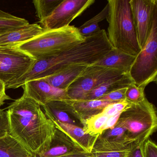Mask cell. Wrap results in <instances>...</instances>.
<instances>
[{"mask_svg": "<svg viewBox=\"0 0 157 157\" xmlns=\"http://www.w3.org/2000/svg\"><path fill=\"white\" fill-rule=\"evenodd\" d=\"M116 124L126 129L128 141L133 149L143 144L157 129L156 109L146 98L138 103H130Z\"/></svg>", "mask_w": 157, "mask_h": 157, "instance_id": "obj_4", "label": "cell"}, {"mask_svg": "<svg viewBox=\"0 0 157 157\" xmlns=\"http://www.w3.org/2000/svg\"><path fill=\"white\" fill-rule=\"evenodd\" d=\"M64 109L74 116L83 125L87 119L101 113L106 106L113 102L94 100H62Z\"/></svg>", "mask_w": 157, "mask_h": 157, "instance_id": "obj_11", "label": "cell"}, {"mask_svg": "<svg viewBox=\"0 0 157 157\" xmlns=\"http://www.w3.org/2000/svg\"><path fill=\"white\" fill-rule=\"evenodd\" d=\"M157 11L146 43L136 56L128 72L133 83L146 88L151 82H156L157 75Z\"/></svg>", "mask_w": 157, "mask_h": 157, "instance_id": "obj_5", "label": "cell"}, {"mask_svg": "<svg viewBox=\"0 0 157 157\" xmlns=\"http://www.w3.org/2000/svg\"><path fill=\"white\" fill-rule=\"evenodd\" d=\"M109 118L102 111L100 113L87 119L82 125L83 129L90 135L100 136Z\"/></svg>", "mask_w": 157, "mask_h": 157, "instance_id": "obj_22", "label": "cell"}, {"mask_svg": "<svg viewBox=\"0 0 157 157\" xmlns=\"http://www.w3.org/2000/svg\"><path fill=\"white\" fill-rule=\"evenodd\" d=\"M94 2V0H62L49 17L38 22L45 30L66 27Z\"/></svg>", "mask_w": 157, "mask_h": 157, "instance_id": "obj_8", "label": "cell"}, {"mask_svg": "<svg viewBox=\"0 0 157 157\" xmlns=\"http://www.w3.org/2000/svg\"><path fill=\"white\" fill-rule=\"evenodd\" d=\"M133 83L128 73L110 79L97 86L86 95L83 100H97L113 91L127 88Z\"/></svg>", "mask_w": 157, "mask_h": 157, "instance_id": "obj_17", "label": "cell"}, {"mask_svg": "<svg viewBox=\"0 0 157 157\" xmlns=\"http://www.w3.org/2000/svg\"><path fill=\"white\" fill-rule=\"evenodd\" d=\"M93 155L78 148L66 135L56 128L49 148L37 157H87Z\"/></svg>", "mask_w": 157, "mask_h": 157, "instance_id": "obj_12", "label": "cell"}, {"mask_svg": "<svg viewBox=\"0 0 157 157\" xmlns=\"http://www.w3.org/2000/svg\"><path fill=\"white\" fill-rule=\"evenodd\" d=\"M107 38L113 48L137 56L141 50L129 0H108Z\"/></svg>", "mask_w": 157, "mask_h": 157, "instance_id": "obj_2", "label": "cell"}, {"mask_svg": "<svg viewBox=\"0 0 157 157\" xmlns=\"http://www.w3.org/2000/svg\"><path fill=\"white\" fill-rule=\"evenodd\" d=\"M85 38L78 28L68 25L60 29L44 30L39 35L14 47L37 60L80 44Z\"/></svg>", "mask_w": 157, "mask_h": 157, "instance_id": "obj_3", "label": "cell"}, {"mask_svg": "<svg viewBox=\"0 0 157 157\" xmlns=\"http://www.w3.org/2000/svg\"><path fill=\"white\" fill-rule=\"evenodd\" d=\"M10 135V124L7 110L0 108V138Z\"/></svg>", "mask_w": 157, "mask_h": 157, "instance_id": "obj_26", "label": "cell"}, {"mask_svg": "<svg viewBox=\"0 0 157 157\" xmlns=\"http://www.w3.org/2000/svg\"><path fill=\"white\" fill-rule=\"evenodd\" d=\"M62 0H34L33 4L36 10V17L39 22L45 20L50 16L61 3Z\"/></svg>", "mask_w": 157, "mask_h": 157, "instance_id": "obj_21", "label": "cell"}, {"mask_svg": "<svg viewBox=\"0 0 157 157\" xmlns=\"http://www.w3.org/2000/svg\"><path fill=\"white\" fill-rule=\"evenodd\" d=\"M143 155L144 157H157V145L149 139L144 142Z\"/></svg>", "mask_w": 157, "mask_h": 157, "instance_id": "obj_27", "label": "cell"}, {"mask_svg": "<svg viewBox=\"0 0 157 157\" xmlns=\"http://www.w3.org/2000/svg\"><path fill=\"white\" fill-rule=\"evenodd\" d=\"M0 157H33L31 153L10 135L0 138Z\"/></svg>", "mask_w": 157, "mask_h": 157, "instance_id": "obj_18", "label": "cell"}, {"mask_svg": "<svg viewBox=\"0 0 157 157\" xmlns=\"http://www.w3.org/2000/svg\"><path fill=\"white\" fill-rule=\"evenodd\" d=\"M108 6H106L99 13L80 26L79 32L83 37H88L99 32L101 30L99 23L106 19L108 15Z\"/></svg>", "mask_w": 157, "mask_h": 157, "instance_id": "obj_19", "label": "cell"}, {"mask_svg": "<svg viewBox=\"0 0 157 157\" xmlns=\"http://www.w3.org/2000/svg\"><path fill=\"white\" fill-rule=\"evenodd\" d=\"M127 88L118 89L111 92L97 100L117 102L125 100V92Z\"/></svg>", "mask_w": 157, "mask_h": 157, "instance_id": "obj_25", "label": "cell"}, {"mask_svg": "<svg viewBox=\"0 0 157 157\" xmlns=\"http://www.w3.org/2000/svg\"><path fill=\"white\" fill-rule=\"evenodd\" d=\"M22 87L24 94L36 101L41 106L53 101L69 99L66 90L53 87L43 78L27 82Z\"/></svg>", "mask_w": 157, "mask_h": 157, "instance_id": "obj_10", "label": "cell"}, {"mask_svg": "<svg viewBox=\"0 0 157 157\" xmlns=\"http://www.w3.org/2000/svg\"><path fill=\"white\" fill-rule=\"evenodd\" d=\"M132 150H105L92 151L93 156L96 157H128Z\"/></svg>", "mask_w": 157, "mask_h": 157, "instance_id": "obj_24", "label": "cell"}, {"mask_svg": "<svg viewBox=\"0 0 157 157\" xmlns=\"http://www.w3.org/2000/svg\"><path fill=\"white\" fill-rule=\"evenodd\" d=\"M16 48H0V80L5 85L17 80L29 71L36 61Z\"/></svg>", "mask_w": 157, "mask_h": 157, "instance_id": "obj_7", "label": "cell"}, {"mask_svg": "<svg viewBox=\"0 0 157 157\" xmlns=\"http://www.w3.org/2000/svg\"><path fill=\"white\" fill-rule=\"evenodd\" d=\"M44 31L38 24H29L21 28L0 34V48L19 45L39 35Z\"/></svg>", "mask_w": 157, "mask_h": 157, "instance_id": "obj_14", "label": "cell"}, {"mask_svg": "<svg viewBox=\"0 0 157 157\" xmlns=\"http://www.w3.org/2000/svg\"><path fill=\"white\" fill-rule=\"evenodd\" d=\"M7 109L10 135L33 157H38L47 150L56 128L40 105L23 94Z\"/></svg>", "mask_w": 157, "mask_h": 157, "instance_id": "obj_1", "label": "cell"}, {"mask_svg": "<svg viewBox=\"0 0 157 157\" xmlns=\"http://www.w3.org/2000/svg\"><path fill=\"white\" fill-rule=\"evenodd\" d=\"M95 157V156H89V157Z\"/></svg>", "mask_w": 157, "mask_h": 157, "instance_id": "obj_32", "label": "cell"}, {"mask_svg": "<svg viewBox=\"0 0 157 157\" xmlns=\"http://www.w3.org/2000/svg\"><path fill=\"white\" fill-rule=\"evenodd\" d=\"M50 120L53 122L56 128L66 135L75 146L86 153L91 154L99 135H90L87 133L83 128L76 125Z\"/></svg>", "mask_w": 157, "mask_h": 157, "instance_id": "obj_13", "label": "cell"}, {"mask_svg": "<svg viewBox=\"0 0 157 157\" xmlns=\"http://www.w3.org/2000/svg\"><path fill=\"white\" fill-rule=\"evenodd\" d=\"M136 57L135 56L113 48L104 57L94 65L114 69L124 73H128Z\"/></svg>", "mask_w": 157, "mask_h": 157, "instance_id": "obj_15", "label": "cell"}, {"mask_svg": "<svg viewBox=\"0 0 157 157\" xmlns=\"http://www.w3.org/2000/svg\"><path fill=\"white\" fill-rule=\"evenodd\" d=\"M122 113H119L117 114L116 115L110 117L108 119V120L106 122V124L105 125L103 128V132L105 131V130H106V129L113 128L115 125L116 124L117 121H118V119L119 118V117H120V114H121Z\"/></svg>", "mask_w": 157, "mask_h": 157, "instance_id": "obj_29", "label": "cell"}, {"mask_svg": "<svg viewBox=\"0 0 157 157\" xmlns=\"http://www.w3.org/2000/svg\"><path fill=\"white\" fill-rule=\"evenodd\" d=\"M132 18L140 48L146 43L153 16L157 11V0H129Z\"/></svg>", "mask_w": 157, "mask_h": 157, "instance_id": "obj_9", "label": "cell"}, {"mask_svg": "<svg viewBox=\"0 0 157 157\" xmlns=\"http://www.w3.org/2000/svg\"><path fill=\"white\" fill-rule=\"evenodd\" d=\"M145 88L137 86L134 83L130 84L127 88L125 92V100L130 104H137L145 100Z\"/></svg>", "mask_w": 157, "mask_h": 157, "instance_id": "obj_23", "label": "cell"}, {"mask_svg": "<svg viewBox=\"0 0 157 157\" xmlns=\"http://www.w3.org/2000/svg\"><path fill=\"white\" fill-rule=\"evenodd\" d=\"M78 157L76 156H69V157Z\"/></svg>", "mask_w": 157, "mask_h": 157, "instance_id": "obj_31", "label": "cell"}, {"mask_svg": "<svg viewBox=\"0 0 157 157\" xmlns=\"http://www.w3.org/2000/svg\"><path fill=\"white\" fill-rule=\"evenodd\" d=\"M144 143L134 148L131 151V153L128 157H144V155H143Z\"/></svg>", "mask_w": 157, "mask_h": 157, "instance_id": "obj_30", "label": "cell"}, {"mask_svg": "<svg viewBox=\"0 0 157 157\" xmlns=\"http://www.w3.org/2000/svg\"><path fill=\"white\" fill-rule=\"evenodd\" d=\"M27 20L0 10V34L11 32L29 24Z\"/></svg>", "mask_w": 157, "mask_h": 157, "instance_id": "obj_20", "label": "cell"}, {"mask_svg": "<svg viewBox=\"0 0 157 157\" xmlns=\"http://www.w3.org/2000/svg\"><path fill=\"white\" fill-rule=\"evenodd\" d=\"M6 90L5 83L0 80V108L5 104V101L11 99L6 94Z\"/></svg>", "mask_w": 157, "mask_h": 157, "instance_id": "obj_28", "label": "cell"}, {"mask_svg": "<svg viewBox=\"0 0 157 157\" xmlns=\"http://www.w3.org/2000/svg\"><path fill=\"white\" fill-rule=\"evenodd\" d=\"M126 74L114 69L97 65L88 66L67 89L70 100H83L87 94L105 82Z\"/></svg>", "mask_w": 157, "mask_h": 157, "instance_id": "obj_6", "label": "cell"}, {"mask_svg": "<svg viewBox=\"0 0 157 157\" xmlns=\"http://www.w3.org/2000/svg\"><path fill=\"white\" fill-rule=\"evenodd\" d=\"M87 67L86 65H74L43 79L53 87L66 90Z\"/></svg>", "mask_w": 157, "mask_h": 157, "instance_id": "obj_16", "label": "cell"}]
</instances>
